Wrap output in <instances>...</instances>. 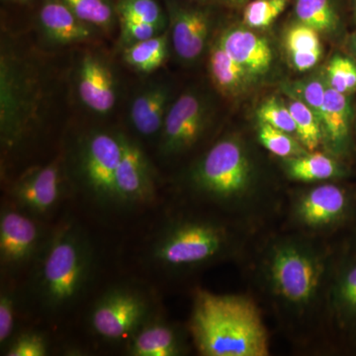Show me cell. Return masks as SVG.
I'll return each instance as SVG.
<instances>
[{"label":"cell","mask_w":356,"mask_h":356,"mask_svg":"<svg viewBox=\"0 0 356 356\" xmlns=\"http://www.w3.org/2000/svg\"><path fill=\"white\" fill-rule=\"evenodd\" d=\"M170 32H165L153 38L134 44L123 49V60L132 69L143 74L159 70L168 57Z\"/></svg>","instance_id":"cb8c5ba5"},{"label":"cell","mask_w":356,"mask_h":356,"mask_svg":"<svg viewBox=\"0 0 356 356\" xmlns=\"http://www.w3.org/2000/svg\"><path fill=\"white\" fill-rule=\"evenodd\" d=\"M355 14H356V7H355Z\"/></svg>","instance_id":"60d3db41"},{"label":"cell","mask_w":356,"mask_h":356,"mask_svg":"<svg viewBox=\"0 0 356 356\" xmlns=\"http://www.w3.org/2000/svg\"><path fill=\"white\" fill-rule=\"evenodd\" d=\"M39 22L44 37L51 43L70 44L88 41L96 29L83 22L63 0H44Z\"/></svg>","instance_id":"ac0fdd59"},{"label":"cell","mask_w":356,"mask_h":356,"mask_svg":"<svg viewBox=\"0 0 356 356\" xmlns=\"http://www.w3.org/2000/svg\"><path fill=\"white\" fill-rule=\"evenodd\" d=\"M116 13L120 20L166 26V17L156 0H118Z\"/></svg>","instance_id":"f1b7e54d"},{"label":"cell","mask_w":356,"mask_h":356,"mask_svg":"<svg viewBox=\"0 0 356 356\" xmlns=\"http://www.w3.org/2000/svg\"><path fill=\"white\" fill-rule=\"evenodd\" d=\"M197 1H221L226 2V3H233L232 0H197Z\"/></svg>","instance_id":"74e56055"},{"label":"cell","mask_w":356,"mask_h":356,"mask_svg":"<svg viewBox=\"0 0 356 356\" xmlns=\"http://www.w3.org/2000/svg\"><path fill=\"white\" fill-rule=\"evenodd\" d=\"M125 134L96 130L79 143L76 179L86 197L97 207L123 211L118 191V172Z\"/></svg>","instance_id":"52a82bcc"},{"label":"cell","mask_w":356,"mask_h":356,"mask_svg":"<svg viewBox=\"0 0 356 356\" xmlns=\"http://www.w3.org/2000/svg\"><path fill=\"white\" fill-rule=\"evenodd\" d=\"M154 315L146 292L127 284L114 285L96 299L88 315L91 331L107 341H130Z\"/></svg>","instance_id":"ba28073f"},{"label":"cell","mask_w":356,"mask_h":356,"mask_svg":"<svg viewBox=\"0 0 356 356\" xmlns=\"http://www.w3.org/2000/svg\"><path fill=\"white\" fill-rule=\"evenodd\" d=\"M208 69L213 84L225 97L235 98L243 95L255 81L243 65L225 51L218 39L210 49Z\"/></svg>","instance_id":"ffe728a7"},{"label":"cell","mask_w":356,"mask_h":356,"mask_svg":"<svg viewBox=\"0 0 356 356\" xmlns=\"http://www.w3.org/2000/svg\"><path fill=\"white\" fill-rule=\"evenodd\" d=\"M325 81L330 88L348 95L356 89V62L343 55H334L325 69Z\"/></svg>","instance_id":"4dcf8cb0"},{"label":"cell","mask_w":356,"mask_h":356,"mask_svg":"<svg viewBox=\"0 0 356 356\" xmlns=\"http://www.w3.org/2000/svg\"><path fill=\"white\" fill-rule=\"evenodd\" d=\"M83 22L96 30L110 31L115 13L108 0H63Z\"/></svg>","instance_id":"83f0119b"},{"label":"cell","mask_w":356,"mask_h":356,"mask_svg":"<svg viewBox=\"0 0 356 356\" xmlns=\"http://www.w3.org/2000/svg\"><path fill=\"white\" fill-rule=\"evenodd\" d=\"M321 122L324 134V144L329 151L336 154L344 153L350 142V102L346 95L334 90L327 84Z\"/></svg>","instance_id":"d6986e66"},{"label":"cell","mask_w":356,"mask_h":356,"mask_svg":"<svg viewBox=\"0 0 356 356\" xmlns=\"http://www.w3.org/2000/svg\"><path fill=\"white\" fill-rule=\"evenodd\" d=\"M289 179L306 184L327 182L343 177L344 170L337 159L320 152H307L301 156L282 159Z\"/></svg>","instance_id":"44dd1931"},{"label":"cell","mask_w":356,"mask_h":356,"mask_svg":"<svg viewBox=\"0 0 356 356\" xmlns=\"http://www.w3.org/2000/svg\"><path fill=\"white\" fill-rule=\"evenodd\" d=\"M65 191L64 163L58 158L23 173L11 185L9 195L16 208L44 221L57 209Z\"/></svg>","instance_id":"7c38bea8"},{"label":"cell","mask_w":356,"mask_h":356,"mask_svg":"<svg viewBox=\"0 0 356 356\" xmlns=\"http://www.w3.org/2000/svg\"><path fill=\"white\" fill-rule=\"evenodd\" d=\"M284 46L292 67L299 72L311 70L322 57L320 33L303 23L288 28Z\"/></svg>","instance_id":"603a6c76"},{"label":"cell","mask_w":356,"mask_h":356,"mask_svg":"<svg viewBox=\"0 0 356 356\" xmlns=\"http://www.w3.org/2000/svg\"><path fill=\"white\" fill-rule=\"evenodd\" d=\"M294 11L298 22L318 33H331L339 26V15L332 0H296Z\"/></svg>","instance_id":"d4e9b609"},{"label":"cell","mask_w":356,"mask_h":356,"mask_svg":"<svg viewBox=\"0 0 356 356\" xmlns=\"http://www.w3.org/2000/svg\"><path fill=\"white\" fill-rule=\"evenodd\" d=\"M327 301L341 325L356 323V261L346 262L332 274Z\"/></svg>","instance_id":"7402d4cb"},{"label":"cell","mask_w":356,"mask_h":356,"mask_svg":"<svg viewBox=\"0 0 356 356\" xmlns=\"http://www.w3.org/2000/svg\"><path fill=\"white\" fill-rule=\"evenodd\" d=\"M257 121L269 124L296 137V125L287 104L277 97L268 98L257 110ZM297 138V137H296Z\"/></svg>","instance_id":"d6a6232c"},{"label":"cell","mask_w":356,"mask_h":356,"mask_svg":"<svg viewBox=\"0 0 356 356\" xmlns=\"http://www.w3.org/2000/svg\"><path fill=\"white\" fill-rule=\"evenodd\" d=\"M13 1H18V2H27V1H29V0H13Z\"/></svg>","instance_id":"ab89813d"},{"label":"cell","mask_w":356,"mask_h":356,"mask_svg":"<svg viewBox=\"0 0 356 356\" xmlns=\"http://www.w3.org/2000/svg\"><path fill=\"white\" fill-rule=\"evenodd\" d=\"M170 36L177 57L184 63L195 62L209 40V15L199 9L170 6Z\"/></svg>","instance_id":"5bb4252c"},{"label":"cell","mask_w":356,"mask_h":356,"mask_svg":"<svg viewBox=\"0 0 356 356\" xmlns=\"http://www.w3.org/2000/svg\"><path fill=\"white\" fill-rule=\"evenodd\" d=\"M257 140L264 149L281 159L293 158L310 152L292 134L262 122H259L257 125Z\"/></svg>","instance_id":"4316f807"},{"label":"cell","mask_w":356,"mask_h":356,"mask_svg":"<svg viewBox=\"0 0 356 356\" xmlns=\"http://www.w3.org/2000/svg\"><path fill=\"white\" fill-rule=\"evenodd\" d=\"M17 313V296L13 288L4 286L0 293V346L6 350L14 337Z\"/></svg>","instance_id":"e575fe53"},{"label":"cell","mask_w":356,"mask_h":356,"mask_svg":"<svg viewBox=\"0 0 356 356\" xmlns=\"http://www.w3.org/2000/svg\"><path fill=\"white\" fill-rule=\"evenodd\" d=\"M218 40L225 51L254 79L266 76L270 70L273 60L270 46L250 28H229Z\"/></svg>","instance_id":"2e32d148"},{"label":"cell","mask_w":356,"mask_h":356,"mask_svg":"<svg viewBox=\"0 0 356 356\" xmlns=\"http://www.w3.org/2000/svg\"><path fill=\"white\" fill-rule=\"evenodd\" d=\"M188 186L203 201L232 212H248L261 202L254 159L236 136L218 140L196 161Z\"/></svg>","instance_id":"5b68a950"},{"label":"cell","mask_w":356,"mask_h":356,"mask_svg":"<svg viewBox=\"0 0 356 356\" xmlns=\"http://www.w3.org/2000/svg\"><path fill=\"white\" fill-rule=\"evenodd\" d=\"M120 44L123 49L158 36L166 30L163 26L138 21L120 20Z\"/></svg>","instance_id":"d590c367"},{"label":"cell","mask_w":356,"mask_h":356,"mask_svg":"<svg viewBox=\"0 0 356 356\" xmlns=\"http://www.w3.org/2000/svg\"><path fill=\"white\" fill-rule=\"evenodd\" d=\"M95 250L79 227L65 224L51 234L31 268L30 290L43 313L58 315L76 305L95 270Z\"/></svg>","instance_id":"3957f363"},{"label":"cell","mask_w":356,"mask_h":356,"mask_svg":"<svg viewBox=\"0 0 356 356\" xmlns=\"http://www.w3.org/2000/svg\"><path fill=\"white\" fill-rule=\"evenodd\" d=\"M261 273L264 289L281 314L303 321L327 300L331 257L305 236H280L267 245Z\"/></svg>","instance_id":"6da1fadb"},{"label":"cell","mask_w":356,"mask_h":356,"mask_svg":"<svg viewBox=\"0 0 356 356\" xmlns=\"http://www.w3.org/2000/svg\"><path fill=\"white\" fill-rule=\"evenodd\" d=\"M210 118V106L198 91L182 93L170 105L159 137V149L166 158L188 152L202 138Z\"/></svg>","instance_id":"30bf717a"},{"label":"cell","mask_w":356,"mask_h":356,"mask_svg":"<svg viewBox=\"0 0 356 356\" xmlns=\"http://www.w3.org/2000/svg\"><path fill=\"white\" fill-rule=\"evenodd\" d=\"M353 200L341 185L322 182L309 187L293 200L291 219L298 228L325 233L341 226L350 216Z\"/></svg>","instance_id":"8fae6325"},{"label":"cell","mask_w":356,"mask_h":356,"mask_svg":"<svg viewBox=\"0 0 356 356\" xmlns=\"http://www.w3.org/2000/svg\"><path fill=\"white\" fill-rule=\"evenodd\" d=\"M291 97V96H290ZM296 125V137L308 151L314 152L324 143L322 123L310 107L297 98L287 103Z\"/></svg>","instance_id":"484cf974"},{"label":"cell","mask_w":356,"mask_h":356,"mask_svg":"<svg viewBox=\"0 0 356 356\" xmlns=\"http://www.w3.org/2000/svg\"><path fill=\"white\" fill-rule=\"evenodd\" d=\"M248 1V0H232L234 4H243Z\"/></svg>","instance_id":"f35d334b"},{"label":"cell","mask_w":356,"mask_h":356,"mask_svg":"<svg viewBox=\"0 0 356 356\" xmlns=\"http://www.w3.org/2000/svg\"><path fill=\"white\" fill-rule=\"evenodd\" d=\"M325 90L327 83L325 76H314L293 84L291 88L288 89V95L305 103L321 121L324 111Z\"/></svg>","instance_id":"1f68e13d"},{"label":"cell","mask_w":356,"mask_h":356,"mask_svg":"<svg viewBox=\"0 0 356 356\" xmlns=\"http://www.w3.org/2000/svg\"><path fill=\"white\" fill-rule=\"evenodd\" d=\"M172 105V89L166 83H153L139 91L129 110V118L142 137H159Z\"/></svg>","instance_id":"e0dca14e"},{"label":"cell","mask_w":356,"mask_h":356,"mask_svg":"<svg viewBox=\"0 0 356 356\" xmlns=\"http://www.w3.org/2000/svg\"><path fill=\"white\" fill-rule=\"evenodd\" d=\"M350 50L353 51V55L356 58V32L351 36L350 40Z\"/></svg>","instance_id":"8d00e7d4"},{"label":"cell","mask_w":356,"mask_h":356,"mask_svg":"<svg viewBox=\"0 0 356 356\" xmlns=\"http://www.w3.org/2000/svg\"><path fill=\"white\" fill-rule=\"evenodd\" d=\"M126 344L131 356H181L189 351L184 330L156 317L143 325Z\"/></svg>","instance_id":"9a60e30c"},{"label":"cell","mask_w":356,"mask_h":356,"mask_svg":"<svg viewBox=\"0 0 356 356\" xmlns=\"http://www.w3.org/2000/svg\"><path fill=\"white\" fill-rule=\"evenodd\" d=\"M194 346L204 356H267L269 337L261 310L245 295H194L188 325Z\"/></svg>","instance_id":"7a4b0ae2"},{"label":"cell","mask_w":356,"mask_h":356,"mask_svg":"<svg viewBox=\"0 0 356 356\" xmlns=\"http://www.w3.org/2000/svg\"><path fill=\"white\" fill-rule=\"evenodd\" d=\"M4 353L6 356H44L49 353L48 339L41 332H20L13 337Z\"/></svg>","instance_id":"836d02e7"},{"label":"cell","mask_w":356,"mask_h":356,"mask_svg":"<svg viewBox=\"0 0 356 356\" xmlns=\"http://www.w3.org/2000/svg\"><path fill=\"white\" fill-rule=\"evenodd\" d=\"M289 0H252L243 11V23L250 29H266L284 13Z\"/></svg>","instance_id":"f546056e"},{"label":"cell","mask_w":356,"mask_h":356,"mask_svg":"<svg viewBox=\"0 0 356 356\" xmlns=\"http://www.w3.org/2000/svg\"><path fill=\"white\" fill-rule=\"evenodd\" d=\"M76 90L84 106L97 115L110 113L118 98L113 70L104 58L95 54H86L79 60Z\"/></svg>","instance_id":"4fadbf2b"},{"label":"cell","mask_w":356,"mask_h":356,"mask_svg":"<svg viewBox=\"0 0 356 356\" xmlns=\"http://www.w3.org/2000/svg\"><path fill=\"white\" fill-rule=\"evenodd\" d=\"M42 90L39 72L27 60L6 46L0 58V137L2 149H17L38 126Z\"/></svg>","instance_id":"8992f818"},{"label":"cell","mask_w":356,"mask_h":356,"mask_svg":"<svg viewBox=\"0 0 356 356\" xmlns=\"http://www.w3.org/2000/svg\"><path fill=\"white\" fill-rule=\"evenodd\" d=\"M240 236L217 219L184 216L170 220L159 229L149 248V261L168 273H187L235 255Z\"/></svg>","instance_id":"277c9868"},{"label":"cell","mask_w":356,"mask_h":356,"mask_svg":"<svg viewBox=\"0 0 356 356\" xmlns=\"http://www.w3.org/2000/svg\"><path fill=\"white\" fill-rule=\"evenodd\" d=\"M42 222L14 205L2 207L0 214L2 273L13 275L34 266L51 234H48Z\"/></svg>","instance_id":"9c48e42d"}]
</instances>
